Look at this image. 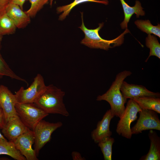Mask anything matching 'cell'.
<instances>
[{
	"label": "cell",
	"mask_w": 160,
	"mask_h": 160,
	"mask_svg": "<svg viewBox=\"0 0 160 160\" xmlns=\"http://www.w3.org/2000/svg\"><path fill=\"white\" fill-rule=\"evenodd\" d=\"M142 109L133 99H129L127 102L124 111L120 118L117 124L116 132L119 135L127 139H130L132 134L131 123L137 118V114Z\"/></svg>",
	"instance_id": "5b68a950"
},
{
	"label": "cell",
	"mask_w": 160,
	"mask_h": 160,
	"mask_svg": "<svg viewBox=\"0 0 160 160\" xmlns=\"http://www.w3.org/2000/svg\"><path fill=\"white\" fill-rule=\"evenodd\" d=\"M114 116L110 109L108 110L102 119L98 121L97 127L91 133L92 139L96 143H98L104 138L111 137L112 132L109 128L111 120Z\"/></svg>",
	"instance_id": "4fadbf2b"
},
{
	"label": "cell",
	"mask_w": 160,
	"mask_h": 160,
	"mask_svg": "<svg viewBox=\"0 0 160 160\" xmlns=\"http://www.w3.org/2000/svg\"><path fill=\"white\" fill-rule=\"evenodd\" d=\"M65 93L52 84L46 88L34 103L39 108L48 114H57L68 116L69 113L63 103Z\"/></svg>",
	"instance_id": "7a4b0ae2"
},
{
	"label": "cell",
	"mask_w": 160,
	"mask_h": 160,
	"mask_svg": "<svg viewBox=\"0 0 160 160\" xmlns=\"http://www.w3.org/2000/svg\"><path fill=\"white\" fill-rule=\"evenodd\" d=\"M139 117L135 124L131 129L132 134H138L144 130H160V120L156 111L142 109L139 112Z\"/></svg>",
	"instance_id": "ba28073f"
},
{
	"label": "cell",
	"mask_w": 160,
	"mask_h": 160,
	"mask_svg": "<svg viewBox=\"0 0 160 160\" xmlns=\"http://www.w3.org/2000/svg\"><path fill=\"white\" fill-rule=\"evenodd\" d=\"M16 148L27 160H38L36 152L32 147L34 142L33 131L28 129L25 133L12 142Z\"/></svg>",
	"instance_id": "9c48e42d"
},
{
	"label": "cell",
	"mask_w": 160,
	"mask_h": 160,
	"mask_svg": "<svg viewBox=\"0 0 160 160\" xmlns=\"http://www.w3.org/2000/svg\"><path fill=\"white\" fill-rule=\"evenodd\" d=\"M94 2L102 4L105 5H108L109 1L108 0H74L70 4L65 5L59 6L56 9L58 13L62 12L59 16V20H63L69 15L71 10L74 7L79 4L86 2Z\"/></svg>",
	"instance_id": "d6986e66"
},
{
	"label": "cell",
	"mask_w": 160,
	"mask_h": 160,
	"mask_svg": "<svg viewBox=\"0 0 160 160\" xmlns=\"http://www.w3.org/2000/svg\"><path fill=\"white\" fill-rule=\"evenodd\" d=\"M134 100L142 109L154 111L160 113V99L153 96H143L132 99Z\"/></svg>",
	"instance_id": "e0dca14e"
},
{
	"label": "cell",
	"mask_w": 160,
	"mask_h": 160,
	"mask_svg": "<svg viewBox=\"0 0 160 160\" xmlns=\"http://www.w3.org/2000/svg\"><path fill=\"white\" fill-rule=\"evenodd\" d=\"M147 47L150 49L149 54L145 62L147 61L150 56H155L160 58V44L157 38L153 35L148 34L145 39Z\"/></svg>",
	"instance_id": "7402d4cb"
},
{
	"label": "cell",
	"mask_w": 160,
	"mask_h": 160,
	"mask_svg": "<svg viewBox=\"0 0 160 160\" xmlns=\"http://www.w3.org/2000/svg\"><path fill=\"white\" fill-rule=\"evenodd\" d=\"M132 74L130 71L127 70L119 73L108 90L104 94L98 95L97 97V101H107L110 105V110L112 114L119 118L124 111V105L127 100V99L123 96L121 92V86L124 80Z\"/></svg>",
	"instance_id": "6da1fadb"
},
{
	"label": "cell",
	"mask_w": 160,
	"mask_h": 160,
	"mask_svg": "<svg viewBox=\"0 0 160 160\" xmlns=\"http://www.w3.org/2000/svg\"><path fill=\"white\" fill-rule=\"evenodd\" d=\"M114 142V139L111 137H106L98 143L103 154L104 160H111L112 146Z\"/></svg>",
	"instance_id": "cb8c5ba5"
},
{
	"label": "cell",
	"mask_w": 160,
	"mask_h": 160,
	"mask_svg": "<svg viewBox=\"0 0 160 160\" xmlns=\"http://www.w3.org/2000/svg\"><path fill=\"white\" fill-rule=\"evenodd\" d=\"M1 44L0 43V79L4 76H7L23 81L28 84L26 80L16 74L9 67L1 55Z\"/></svg>",
	"instance_id": "603a6c76"
},
{
	"label": "cell",
	"mask_w": 160,
	"mask_h": 160,
	"mask_svg": "<svg viewBox=\"0 0 160 160\" xmlns=\"http://www.w3.org/2000/svg\"><path fill=\"white\" fill-rule=\"evenodd\" d=\"M8 4L11 3L18 5L20 8L23 9V4L26 0H7Z\"/></svg>",
	"instance_id": "4316f807"
},
{
	"label": "cell",
	"mask_w": 160,
	"mask_h": 160,
	"mask_svg": "<svg viewBox=\"0 0 160 160\" xmlns=\"http://www.w3.org/2000/svg\"><path fill=\"white\" fill-rule=\"evenodd\" d=\"M15 108L17 114L25 125L33 130L37 124L49 114L34 103H17Z\"/></svg>",
	"instance_id": "277c9868"
},
{
	"label": "cell",
	"mask_w": 160,
	"mask_h": 160,
	"mask_svg": "<svg viewBox=\"0 0 160 160\" xmlns=\"http://www.w3.org/2000/svg\"><path fill=\"white\" fill-rule=\"evenodd\" d=\"M82 24L79 28L84 32L85 36L81 43L88 47L93 49H100L106 50L121 45L124 42V35L129 32L127 28L116 38L111 40L102 38L99 34V31L104 25V23L99 24V26L95 29H89L84 23L83 13H81Z\"/></svg>",
	"instance_id": "3957f363"
},
{
	"label": "cell",
	"mask_w": 160,
	"mask_h": 160,
	"mask_svg": "<svg viewBox=\"0 0 160 160\" xmlns=\"http://www.w3.org/2000/svg\"><path fill=\"white\" fill-rule=\"evenodd\" d=\"M45 85L42 76L38 73L34 78L30 86L24 89L22 87L16 92L18 103H34L45 90Z\"/></svg>",
	"instance_id": "8992f818"
},
{
	"label": "cell",
	"mask_w": 160,
	"mask_h": 160,
	"mask_svg": "<svg viewBox=\"0 0 160 160\" xmlns=\"http://www.w3.org/2000/svg\"><path fill=\"white\" fill-rule=\"evenodd\" d=\"M31 4L29 9L25 12L30 17H34L49 0H28Z\"/></svg>",
	"instance_id": "d4e9b609"
},
{
	"label": "cell",
	"mask_w": 160,
	"mask_h": 160,
	"mask_svg": "<svg viewBox=\"0 0 160 160\" xmlns=\"http://www.w3.org/2000/svg\"><path fill=\"white\" fill-rule=\"evenodd\" d=\"M2 35L0 33V43H1L2 38Z\"/></svg>",
	"instance_id": "1f68e13d"
},
{
	"label": "cell",
	"mask_w": 160,
	"mask_h": 160,
	"mask_svg": "<svg viewBox=\"0 0 160 160\" xmlns=\"http://www.w3.org/2000/svg\"><path fill=\"white\" fill-rule=\"evenodd\" d=\"M16 28L13 21L5 13L0 15V33L2 35L13 34Z\"/></svg>",
	"instance_id": "ffe728a7"
},
{
	"label": "cell",
	"mask_w": 160,
	"mask_h": 160,
	"mask_svg": "<svg viewBox=\"0 0 160 160\" xmlns=\"http://www.w3.org/2000/svg\"><path fill=\"white\" fill-rule=\"evenodd\" d=\"M148 136L150 140L151 145L148 153L142 156V160H160V138L155 131L151 129Z\"/></svg>",
	"instance_id": "2e32d148"
},
{
	"label": "cell",
	"mask_w": 160,
	"mask_h": 160,
	"mask_svg": "<svg viewBox=\"0 0 160 160\" xmlns=\"http://www.w3.org/2000/svg\"><path fill=\"white\" fill-rule=\"evenodd\" d=\"M8 4L7 0H0V15L5 12L6 8Z\"/></svg>",
	"instance_id": "484cf974"
},
{
	"label": "cell",
	"mask_w": 160,
	"mask_h": 160,
	"mask_svg": "<svg viewBox=\"0 0 160 160\" xmlns=\"http://www.w3.org/2000/svg\"><path fill=\"white\" fill-rule=\"evenodd\" d=\"M137 27L148 34H153L160 37V25L156 26L151 24L149 20H137L135 22Z\"/></svg>",
	"instance_id": "44dd1931"
},
{
	"label": "cell",
	"mask_w": 160,
	"mask_h": 160,
	"mask_svg": "<svg viewBox=\"0 0 160 160\" xmlns=\"http://www.w3.org/2000/svg\"><path fill=\"white\" fill-rule=\"evenodd\" d=\"M120 89L123 96L127 99L143 96H160L159 93L151 91L143 85L129 84L124 81L121 84Z\"/></svg>",
	"instance_id": "7c38bea8"
},
{
	"label": "cell",
	"mask_w": 160,
	"mask_h": 160,
	"mask_svg": "<svg viewBox=\"0 0 160 160\" xmlns=\"http://www.w3.org/2000/svg\"><path fill=\"white\" fill-rule=\"evenodd\" d=\"M62 125L60 121L51 123L43 119L37 124L33 130L34 136V148L37 156L40 150L50 140L53 132Z\"/></svg>",
	"instance_id": "52a82bcc"
},
{
	"label": "cell",
	"mask_w": 160,
	"mask_h": 160,
	"mask_svg": "<svg viewBox=\"0 0 160 160\" xmlns=\"http://www.w3.org/2000/svg\"><path fill=\"white\" fill-rule=\"evenodd\" d=\"M28 129L17 115L10 118L5 123L2 132L9 141L13 142Z\"/></svg>",
	"instance_id": "8fae6325"
},
{
	"label": "cell",
	"mask_w": 160,
	"mask_h": 160,
	"mask_svg": "<svg viewBox=\"0 0 160 160\" xmlns=\"http://www.w3.org/2000/svg\"><path fill=\"white\" fill-rule=\"evenodd\" d=\"M5 124V120L3 111L0 107V128L2 129Z\"/></svg>",
	"instance_id": "83f0119b"
},
{
	"label": "cell",
	"mask_w": 160,
	"mask_h": 160,
	"mask_svg": "<svg viewBox=\"0 0 160 160\" xmlns=\"http://www.w3.org/2000/svg\"><path fill=\"white\" fill-rule=\"evenodd\" d=\"M121 4L124 13V17L123 21L120 24V26L123 29H126L130 20L135 14L137 18L140 16H143L145 14V12L141 6L140 2L136 0L134 6L131 7L124 0H120Z\"/></svg>",
	"instance_id": "9a60e30c"
},
{
	"label": "cell",
	"mask_w": 160,
	"mask_h": 160,
	"mask_svg": "<svg viewBox=\"0 0 160 160\" xmlns=\"http://www.w3.org/2000/svg\"><path fill=\"white\" fill-rule=\"evenodd\" d=\"M0 155H7L16 160H26L16 148L14 143L6 139H0Z\"/></svg>",
	"instance_id": "ac0fdd59"
},
{
	"label": "cell",
	"mask_w": 160,
	"mask_h": 160,
	"mask_svg": "<svg viewBox=\"0 0 160 160\" xmlns=\"http://www.w3.org/2000/svg\"><path fill=\"white\" fill-rule=\"evenodd\" d=\"M53 1V0H49V2L50 5L51 6L52 5Z\"/></svg>",
	"instance_id": "4dcf8cb0"
},
{
	"label": "cell",
	"mask_w": 160,
	"mask_h": 160,
	"mask_svg": "<svg viewBox=\"0 0 160 160\" xmlns=\"http://www.w3.org/2000/svg\"><path fill=\"white\" fill-rule=\"evenodd\" d=\"M0 139H5V140L6 139L4 137V136L3 135L1 134L0 132Z\"/></svg>",
	"instance_id": "f546056e"
},
{
	"label": "cell",
	"mask_w": 160,
	"mask_h": 160,
	"mask_svg": "<svg viewBox=\"0 0 160 160\" xmlns=\"http://www.w3.org/2000/svg\"><path fill=\"white\" fill-rule=\"evenodd\" d=\"M17 103L15 95L7 87L0 85V107L3 111L5 123L11 117L17 115L15 108Z\"/></svg>",
	"instance_id": "30bf717a"
},
{
	"label": "cell",
	"mask_w": 160,
	"mask_h": 160,
	"mask_svg": "<svg viewBox=\"0 0 160 160\" xmlns=\"http://www.w3.org/2000/svg\"><path fill=\"white\" fill-rule=\"evenodd\" d=\"M72 156L73 160H83L85 159L82 157L81 154L77 151H73L72 153Z\"/></svg>",
	"instance_id": "f1b7e54d"
},
{
	"label": "cell",
	"mask_w": 160,
	"mask_h": 160,
	"mask_svg": "<svg viewBox=\"0 0 160 160\" xmlns=\"http://www.w3.org/2000/svg\"><path fill=\"white\" fill-rule=\"evenodd\" d=\"M5 13L18 28H25L30 23L31 17L17 5L8 3Z\"/></svg>",
	"instance_id": "5bb4252c"
}]
</instances>
